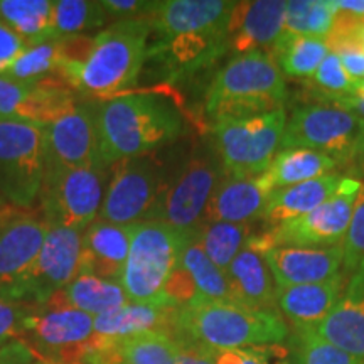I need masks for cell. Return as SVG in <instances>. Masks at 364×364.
<instances>
[{
    "mask_svg": "<svg viewBox=\"0 0 364 364\" xmlns=\"http://www.w3.org/2000/svg\"><path fill=\"white\" fill-rule=\"evenodd\" d=\"M95 110L100 157L107 169L125 159L147 156L182 132L179 112L157 95H117L97 105Z\"/></svg>",
    "mask_w": 364,
    "mask_h": 364,
    "instance_id": "obj_1",
    "label": "cell"
},
{
    "mask_svg": "<svg viewBox=\"0 0 364 364\" xmlns=\"http://www.w3.org/2000/svg\"><path fill=\"white\" fill-rule=\"evenodd\" d=\"M150 26L145 17L117 21L93 38L80 65L61 70V78L81 93L112 98L132 88L149 54Z\"/></svg>",
    "mask_w": 364,
    "mask_h": 364,
    "instance_id": "obj_2",
    "label": "cell"
},
{
    "mask_svg": "<svg viewBox=\"0 0 364 364\" xmlns=\"http://www.w3.org/2000/svg\"><path fill=\"white\" fill-rule=\"evenodd\" d=\"M176 338L208 351H231L284 343L289 326L279 312L199 299L177 309Z\"/></svg>",
    "mask_w": 364,
    "mask_h": 364,
    "instance_id": "obj_3",
    "label": "cell"
},
{
    "mask_svg": "<svg viewBox=\"0 0 364 364\" xmlns=\"http://www.w3.org/2000/svg\"><path fill=\"white\" fill-rule=\"evenodd\" d=\"M287 86L270 53L253 51L231 59L206 93V113L215 122L247 118L284 108Z\"/></svg>",
    "mask_w": 364,
    "mask_h": 364,
    "instance_id": "obj_4",
    "label": "cell"
},
{
    "mask_svg": "<svg viewBox=\"0 0 364 364\" xmlns=\"http://www.w3.org/2000/svg\"><path fill=\"white\" fill-rule=\"evenodd\" d=\"M19 341L29 346L36 358L51 364H85L102 348L95 334V317L68 306L56 292L44 304L31 309Z\"/></svg>",
    "mask_w": 364,
    "mask_h": 364,
    "instance_id": "obj_5",
    "label": "cell"
},
{
    "mask_svg": "<svg viewBox=\"0 0 364 364\" xmlns=\"http://www.w3.org/2000/svg\"><path fill=\"white\" fill-rule=\"evenodd\" d=\"M189 235L161 221L147 220L134 226L130 252L120 284L130 302L164 304L167 282L181 262Z\"/></svg>",
    "mask_w": 364,
    "mask_h": 364,
    "instance_id": "obj_6",
    "label": "cell"
},
{
    "mask_svg": "<svg viewBox=\"0 0 364 364\" xmlns=\"http://www.w3.org/2000/svg\"><path fill=\"white\" fill-rule=\"evenodd\" d=\"M285 124L284 108L265 115L215 122L213 139L225 176L250 179L267 172L279 152Z\"/></svg>",
    "mask_w": 364,
    "mask_h": 364,
    "instance_id": "obj_7",
    "label": "cell"
},
{
    "mask_svg": "<svg viewBox=\"0 0 364 364\" xmlns=\"http://www.w3.org/2000/svg\"><path fill=\"white\" fill-rule=\"evenodd\" d=\"M107 167H63L46 164L41 208L49 226L85 231L98 220L105 198Z\"/></svg>",
    "mask_w": 364,
    "mask_h": 364,
    "instance_id": "obj_8",
    "label": "cell"
},
{
    "mask_svg": "<svg viewBox=\"0 0 364 364\" xmlns=\"http://www.w3.org/2000/svg\"><path fill=\"white\" fill-rule=\"evenodd\" d=\"M363 182L346 177L338 193L307 215L272 226L262 235H253L250 243L258 250L273 247H334L343 243L351 223L354 203Z\"/></svg>",
    "mask_w": 364,
    "mask_h": 364,
    "instance_id": "obj_9",
    "label": "cell"
},
{
    "mask_svg": "<svg viewBox=\"0 0 364 364\" xmlns=\"http://www.w3.org/2000/svg\"><path fill=\"white\" fill-rule=\"evenodd\" d=\"M46 169L44 127L0 120V196L17 208L33 206Z\"/></svg>",
    "mask_w": 364,
    "mask_h": 364,
    "instance_id": "obj_10",
    "label": "cell"
},
{
    "mask_svg": "<svg viewBox=\"0 0 364 364\" xmlns=\"http://www.w3.org/2000/svg\"><path fill=\"white\" fill-rule=\"evenodd\" d=\"M364 132V117L334 103H314L295 108L287 118L280 147L309 149L343 161H351Z\"/></svg>",
    "mask_w": 364,
    "mask_h": 364,
    "instance_id": "obj_11",
    "label": "cell"
},
{
    "mask_svg": "<svg viewBox=\"0 0 364 364\" xmlns=\"http://www.w3.org/2000/svg\"><path fill=\"white\" fill-rule=\"evenodd\" d=\"M223 177L221 164L211 156L193 157L169 188L162 191L149 220L161 221L181 233H194L203 225L209 199Z\"/></svg>",
    "mask_w": 364,
    "mask_h": 364,
    "instance_id": "obj_12",
    "label": "cell"
},
{
    "mask_svg": "<svg viewBox=\"0 0 364 364\" xmlns=\"http://www.w3.org/2000/svg\"><path fill=\"white\" fill-rule=\"evenodd\" d=\"M81 248L83 231L49 226L43 248L17 287L14 299L39 306L70 285L80 275Z\"/></svg>",
    "mask_w": 364,
    "mask_h": 364,
    "instance_id": "obj_13",
    "label": "cell"
},
{
    "mask_svg": "<svg viewBox=\"0 0 364 364\" xmlns=\"http://www.w3.org/2000/svg\"><path fill=\"white\" fill-rule=\"evenodd\" d=\"M117 164L98 218L120 226L147 221L162 196L161 169L145 156Z\"/></svg>",
    "mask_w": 364,
    "mask_h": 364,
    "instance_id": "obj_14",
    "label": "cell"
},
{
    "mask_svg": "<svg viewBox=\"0 0 364 364\" xmlns=\"http://www.w3.org/2000/svg\"><path fill=\"white\" fill-rule=\"evenodd\" d=\"M76 105L71 86L63 78L24 83L0 76V120L46 127Z\"/></svg>",
    "mask_w": 364,
    "mask_h": 364,
    "instance_id": "obj_15",
    "label": "cell"
},
{
    "mask_svg": "<svg viewBox=\"0 0 364 364\" xmlns=\"http://www.w3.org/2000/svg\"><path fill=\"white\" fill-rule=\"evenodd\" d=\"M46 164L63 167L103 166L100 157L97 110L93 105H76L44 127Z\"/></svg>",
    "mask_w": 364,
    "mask_h": 364,
    "instance_id": "obj_16",
    "label": "cell"
},
{
    "mask_svg": "<svg viewBox=\"0 0 364 364\" xmlns=\"http://www.w3.org/2000/svg\"><path fill=\"white\" fill-rule=\"evenodd\" d=\"M48 228L44 220L22 213H0V295L14 299L43 248Z\"/></svg>",
    "mask_w": 364,
    "mask_h": 364,
    "instance_id": "obj_17",
    "label": "cell"
},
{
    "mask_svg": "<svg viewBox=\"0 0 364 364\" xmlns=\"http://www.w3.org/2000/svg\"><path fill=\"white\" fill-rule=\"evenodd\" d=\"M236 2L226 0H164L145 19L159 39L228 33Z\"/></svg>",
    "mask_w": 364,
    "mask_h": 364,
    "instance_id": "obj_18",
    "label": "cell"
},
{
    "mask_svg": "<svg viewBox=\"0 0 364 364\" xmlns=\"http://www.w3.org/2000/svg\"><path fill=\"white\" fill-rule=\"evenodd\" d=\"M262 253L277 289L317 284L343 273V243L334 247H273Z\"/></svg>",
    "mask_w": 364,
    "mask_h": 364,
    "instance_id": "obj_19",
    "label": "cell"
},
{
    "mask_svg": "<svg viewBox=\"0 0 364 364\" xmlns=\"http://www.w3.org/2000/svg\"><path fill=\"white\" fill-rule=\"evenodd\" d=\"M287 2L252 0L236 2L228 26V48L236 56L273 48L284 33Z\"/></svg>",
    "mask_w": 364,
    "mask_h": 364,
    "instance_id": "obj_20",
    "label": "cell"
},
{
    "mask_svg": "<svg viewBox=\"0 0 364 364\" xmlns=\"http://www.w3.org/2000/svg\"><path fill=\"white\" fill-rule=\"evenodd\" d=\"M228 48V33L177 36V38L159 39L149 48L147 59L156 61L171 80L184 78L193 73L204 70Z\"/></svg>",
    "mask_w": 364,
    "mask_h": 364,
    "instance_id": "obj_21",
    "label": "cell"
},
{
    "mask_svg": "<svg viewBox=\"0 0 364 364\" xmlns=\"http://www.w3.org/2000/svg\"><path fill=\"white\" fill-rule=\"evenodd\" d=\"M134 226L113 225L102 218L91 223L83 231L80 273L120 282L129 258Z\"/></svg>",
    "mask_w": 364,
    "mask_h": 364,
    "instance_id": "obj_22",
    "label": "cell"
},
{
    "mask_svg": "<svg viewBox=\"0 0 364 364\" xmlns=\"http://www.w3.org/2000/svg\"><path fill=\"white\" fill-rule=\"evenodd\" d=\"M312 331L364 363V262L354 272L329 316Z\"/></svg>",
    "mask_w": 364,
    "mask_h": 364,
    "instance_id": "obj_23",
    "label": "cell"
},
{
    "mask_svg": "<svg viewBox=\"0 0 364 364\" xmlns=\"http://www.w3.org/2000/svg\"><path fill=\"white\" fill-rule=\"evenodd\" d=\"M344 290L346 273L317 284L277 289V311L284 314L297 331L316 329L339 302Z\"/></svg>",
    "mask_w": 364,
    "mask_h": 364,
    "instance_id": "obj_24",
    "label": "cell"
},
{
    "mask_svg": "<svg viewBox=\"0 0 364 364\" xmlns=\"http://www.w3.org/2000/svg\"><path fill=\"white\" fill-rule=\"evenodd\" d=\"M176 317L177 307L129 302L117 311L95 317V334L107 343H117L149 332L176 336Z\"/></svg>",
    "mask_w": 364,
    "mask_h": 364,
    "instance_id": "obj_25",
    "label": "cell"
},
{
    "mask_svg": "<svg viewBox=\"0 0 364 364\" xmlns=\"http://www.w3.org/2000/svg\"><path fill=\"white\" fill-rule=\"evenodd\" d=\"M270 193L260 176L250 179L225 176L209 199L203 223H252L263 218Z\"/></svg>",
    "mask_w": 364,
    "mask_h": 364,
    "instance_id": "obj_26",
    "label": "cell"
},
{
    "mask_svg": "<svg viewBox=\"0 0 364 364\" xmlns=\"http://www.w3.org/2000/svg\"><path fill=\"white\" fill-rule=\"evenodd\" d=\"M226 275L240 306L277 312V287L262 250L248 241L247 247L236 255Z\"/></svg>",
    "mask_w": 364,
    "mask_h": 364,
    "instance_id": "obj_27",
    "label": "cell"
},
{
    "mask_svg": "<svg viewBox=\"0 0 364 364\" xmlns=\"http://www.w3.org/2000/svg\"><path fill=\"white\" fill-rule=\"evenodd\" d=\"M343 179L344 176L331 172L317 179L272 191L263 211V220L270 226H277L284 221L307 215L338 193Z\"/></svg>",
    "mask_w": 364,
    "mask_h": 364,
    "instance_id": "obj_28",
    "label": "cell"
},
{
    "mask_svg": "<svg viewBox=\"0 0 364 364\" xmlns=\"http://www.w3.org/2000/svg\"><path fill=\"white\" fill-rule=\"evenodd\" d=\"M339 166L338 159L309 149H284L277 152L270 167L260 176L268 193L287 186L331 174Z\"/></svg>",
    "mask_w": 364,
    "mask_h": 364,
    "instance_id": "obj_29",
    "label": "cell"
},
{
    "mask_svg": "<svg viewBox=\"0 0 364 364\" xmlns=\"http://www.w3.org/2000/svg\"><path fill=\"white\" fill-rule=\"evenodd\" d=\"M56 0H0V22L26 41L27 46L56 39Z\"/></svg>",
    "mask_w": 364,
    "mask_h": 364,
    "instance_id": "obj_30",
    "label": "cell"
},
{
    "mask_svg": "<svg viewBox=\"0 0 364 364\" xmlns=\"http://www.w3.org/2000/svg\"><path fill=\"white\" fill-rule=\"evenodd\" d=\"M59 294L68 306L91 317L113 312L130 302L120 282L103 280L88 273H80L70 285L59 290Z\"/></svg>",
    "mask_w": 364,
    "mask_h": 364,
    "instance_id": "obj_31",
    "label": "cell"
},
{
    "mask_svg": "<svg viewBox=\"0 0 364 364\" xmlns=\"http://www.w3.org/2000/svg\"><path fill=\"white\" fill-rule=\"evenodd\" d=\"M181 265L193 280L196 292H198V300L203 299L215 300V302L238 304L226 272H223L220 267H216L209 260L198 238H196V231L189 235L184 248H182Z\"/></svg>",
    "mask_w": 364,
    "mask_h": 364,
    "instance_id": "obj_32",
    "label": "cell"
},
{
    "mask_svg": "<svg viewBox=\"0 0 364 364\" xmlns=\"http://www.w3.org/2000/svg\"><path fill=\"white\" fill-rule=\"evenodd\" d=\"M327 54H329V46L324 39L282 33L273 44L270 56L277 63L282 75L290 78L311 80Z\"/></svg>",
    "mask_w": 364,
    "mask_h": 364,
    "instance_id": "obj_33",
    "label": "cell"
},
{
    "mask_svg": "<svg viewBox=\"0 0 364 364\" xmlns=\"http://www.w3.org/2000/svg\"><path fill=\"white\" fill-rule=\"evenodd\" d=\"M253 236L250 223H203L196 230V238L201 245L208 258L220 267L223 272L230 268L241 250L248 245Z\"/></svg>",
    "mask_w": 364,
    "mask_h": 364,
    "instance_id": "obj_34",
    "label": "cell"
},
{
    "mask_svg": "<svg viewBox=\"0 0 364 364\" xmlns=\"http://www.w3.org/2000/svg\"><path fill=\"white\" fill-rule=\"evenodd\" d=\"M113 351L124 364H176L181 343L166 332H149L113 343Z\"/></svg>",
    "mask_w": 364,
    "mask_h": 364,
    "instance_id": "obj_35",
    "label": "cell"
},
{
    "mask_svg": "<svg viewBox=\"0 0 364 364\" xmlns=\"http://www.w3.org/2000/svg\"><path fill=\"white\" fill-rule=\"evenodd\" d=\"M339 7L326 0H292L287 2L284 33L327 39L334 27Z\"/></svg>",
    "mask_w": 364,
    "mask_h": 364,
    "instance_id": "obj_36",
    "label": "cell"
},
{
    "mask_svg": "<svg viewBox=\"0 0 364 364\" xmlns=\"http://www.w3.org/2000/svg\"><path fill=\"white\" fill-rule=\"evenodd\" d=\"M61 63L63 56L59 39L44 41V43L27 46L4 76L24 81V83H39V81L61 78Z\"/></svg>",
    "mask_w": 364,
    "mask_h": 364,
    "instance_id": "obj_37",
    "label": "cell"
},
{
    "mask_svg": "<svg viewBox=\"0 0 364 364\" xmlns=\"http://www.w3.org/2000/svg\"><path fill=\"white\" fill-rule=\"evenodd\" d=\"M110 19L102 2L91 0H56L54 4V36L56 39L85 36L107 24Z\"/></svg>",
    "mask_w": 364,
    "mask_h": 364,
    "instance_id": "obj_38",
    "label": "cell"
},
{
    "mask_svg": "<svg viewBox=\"0 0 364 364\" xmlns=\"http://www.w3.org/2000/svg\"><path fill=\"white\" fill-rule=\"evenodd\" d=\"M312 81L316 90L322 93V97L334 100V103L339 102V100L356 97L359 83H361V81L353 80L346 73L339 58L332 51H329L322 65L318 66L316 75L312 76Z\"/></svg>",
    "mask_w": 364,
    "mask_h": 364,
    "instance_id": "obj_39",
    "label": "cell"
},
{
    "mask_svg": "<svg viewBox=\"0 0 364 364\" xmlns=\"http://www.w3.org/2000/svg\"><path fill=\"white\" fill-rule=\"evenodd\" d=\"M211 358L215 364H302L299 353H290L282 343L231 351H211Z\"/></svg>",
    "mask_w": 364,
    "mask_h": 364,
    "instance_id": "obj_40",
    "label": "cell"
},
{
    "mask_svg": "<svg viewBox=\"0 0 364 364\" xmlns=\"http://www.w3.org/2000/svg\"><path fill=\"white\" fill-rule=\"evenodd\" d=\"M297 353L302 364H364L324 341L312 329L297 331Z\"/></svg>",
    "mask_w": 364,
    "mask_h": 364,
    "instance_id": "obj_41",
    "label": "cell"
},
{
    "mask_svg": "<svg viewBox=\"0 0 364 364\" xmlns=\"http://www.w3.org/2000/svg\"><path fill=\"white\" fill-rule=\"evenodd\" d=\"M343 273L356 272L364 262V184L354 203L351 223L343 240Z\"/></svg>",
    "mask_w": 364,
    "mask_h": 364,
    "instance_id": "obj_42",
    "label": "cell"
},
{
    "mask_svg": "<svg viewBox=\"0 0 364 364\" xmlns=\"http://www.w3.org/2000/svg\"><path fill=\"white\" fill-rule=\"evenodd\" d=\"M31 309L33 304L0 295V346L21 338L22 326Z\"/></svg>",
    "mask_w": 364,
    "mask_h": 364,
    "instance_id": "obj_43",
    "label": "cell"
},
{
    "mask_svg": "<svg viewBox=\"0 0 364 364\" xmlns=\"http://www.w3.org/2000/svg\"><path fill=\"white\" fill-rule=\"evenodd\" d=\"M327 46L339 58L346 73L356 81H364V49L351 38H327Z\"/></svg>",
    "mask_w": 364,
    "mask_h": 364,
    "instance_id": "obj_44",
    "label": "cell"
},
{
    "mask_svg": "<svg viewBox=\"0 0 364 364\" xmlns=\"http://www.w3.org/2000/svg\"><path fill=\"white\" fill-rule=\"evenodd\" d=\"M102 6L110 19L127 21L145 17L152 11L156 2H145V0H102Z\"/></svg>",
    "mask_w": 364,
    "mask_h": 364,
    "instance_id": "obj_45",
    "label": "cell"
},
{
    "mask_svg": "<svg viewBox=\"0 0 364 364\" xmlns=\"http://www.w3.org/2000/svg\"><path fill=\"white\" fill-rule=\"evenodd\" d=\"M26 48V41L0 22V76L6 75Z\"/></svg>",
    "mask_w": 364,
    "mask_h": 364,
    "instance_id": "obj_46",
    "label": "cell"
},
{
    "mask_svg": "<svg viewBox=\"0 0 364 364\" xmlns=\"http://www.w3.org/2000/svg\"><path fill=\"white\" fill-rule=\"evenodd\" d=\"M34 359L29 346L19 339L0 346V364H36Z\"/></svg>",
    "mask_w": 364,
    "mask_h": 364,
    "instance_id": "obj_47",
    "label": "cell"
},
{
    "mask_svg": "<svg viewBox=\"0 0 364 364\" xmlns=\"http://www.w3.org/2000/svg\"><path fill=\"white\" fill-rule=\"evenodd\" d=\"M181 343V354L177 358L176 364H215L211 358V351L208 349L198 348V346Z\"/></svg>",
    "mask_w": 364,
    "mask_h": 364,
    "instance_id": "obj_48",
    "label": "cell"
},
{
    "mask_svg": "<svg viewBox=\"0 0 364 364\" xmlns=\"http://www.w3.org/2000/svg\"><path fill=\"white\" fill-rule=\"evenodd\" d=\"M85 364H124L120 361V358L117 356V353L113 351V344L108 346L107 349H97L93 351L86 359Z\"/></svg>",
    "mask_w": 364,
    "mask_h": 364,
    "instance_id": "obj_49",
    "label": "cell"
},
{
    "mask_svg": "<svg viewBox=\"0 0 364 364\" xmlns=\"http://www.w3.org/2000/svg\"><path fill=\"white\" fill-rule=\"evenodd\" d=\"M334 105L343 107L349 112L358 113V115H364V98H358V97L344 98V100H339V102H336Z\"/></svg>",
    "mask_w": 364,
    "mask_h": 364,
    "instance_id": "obj_50",
    "label": "cell"
},
{
    "mask_svg": "<svg viewBox=\"0 0 364 364\" xmlns=\"http://www.w3.org/2000/svg\"><path fill=\"white\" fill-rule=\"evenodd\" d=\"M351 161L356 162V166L359 167V171L364 172V132H363L361 139H359L358 147H356V150H354Z\"/></svg>",
    "mask_w": 364,
    "mask_h": 364,
    "instance_id": "obj_51",
    "label": "cell"
},
{
    "mask_svg": "<svg viewBox=\"0 0 364 364\" xmlns=\"http://www.w3.org/2000/svg\"><path fill=\"white\" fill-rule=\"evenodd\" d=\"M6 209H7V204H6V201H4V199H2V196H0V213L6 211Z\"/></svg>",
    "mask_w": 364,
    "mask_h": 364,
    "instance_id": "obj_52",
    "label": "cell"
},
{
    "mask_svg": "<svg viewBox=\"0 0 364 364\" xmlns=\"http://www.w3.org/2000/svg\"><path fill=\"white\" fill-rule=\"evenodd\" d=\"M36 364H51V363H43V361H36Z\"/></svg>",
    "mask_w": 364,
    "mask_h": 364,
    "instance_id": "obj_53",
    "label": "cell"
}]
</instances>
